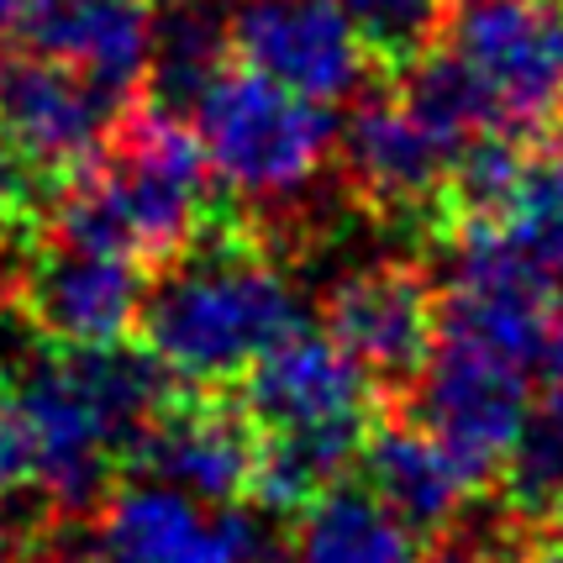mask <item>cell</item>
Returning <instances> with one entry per match:
<instances>
[{"label":"cell","mask_w":563,"mask_h":563,"mask_svg":"<svg viewBox=\"0 0 563 563\" xmlns=\"http://www.w3.org/2000/svg\"><path fill=\"white\" fill-rule=\"evenodd\" d=\"M300 327V295L258 221L200 227L158 264L143 295V347L185 390H227L285 332Z\"/></svg>","instance_id":"obj_1"},{"label":"cell","mask_w":563,"mask_h":563,"mask_svg":"<svg viewBox=\"0 0 563 563\" xmlns=\"http://www.w3.org/2000/svg\"><path fill=\"white\" fill-rule=\"evenodd\" d=\"M5 390L32 448V485H43L48 511H90L179 379L147 347L53 343V353L22 358Z\"/></svg>","instance_id":"obj_2"},{"label":"cell","mask_w":563,"mask_h":563,"mask_svg":"<svg viewBox=\"0 0 563 563\" xmlns=\"http://www.w3.org/2000/svg\"><path fill=\"white\" fill-rule=\"evenodd\" d=\"M206 200L211 169L196 132L169 106L132 100L111 122L96 158L53 190L37 232L58 243L122 253L147 269L174 258L206 227Z\"/></svg>","instance_id":"obj_3"},{"label":"cell","mask_w":563,"mask_h":563,"mask_svg":"<svg viewBox=\"0 0 563 563\" xmlns=\"http://www.w3.org/2000/svg\"><path fill=\"white\" fill-rule=\"evenodd\" d=\"M196 143L227 196L253 211H290L317 190L338 158V122L311 100L258 69H221L196 100Z\"/></svg>","instance_id":"obj_4"},{"label":"cell","mask_w":563,"mask_h":563,"mask_svg":"<svg viewBox=\"0 0 563 563\" xmlns=\"http://www.w3.org/2000/svg\"><path fill=\"white\" fill-rule=\"evenodd\" d=\"M26 563H279V542L243 500L211 506L137 479L90 511H48L26 532Z\"/></svg>","instance_id":"obj_5"},{"label":"cell","mask_w":563,"mask_h":563,"mask_svg":"<svg viewBox=\"0 0 563 563\" xmlns=\"http://www.w3.org/2000/svg\"><path fill=\"white\" fill-rule=\"evenodd\" d=\"M438 43L474 74L495 132L532 143L563 126V0H468Z\"/></svg>","instance_id":"obj_6"},{"label":"cell","mask_w":563,"mask_h":563,"mask_svg":"<svg viewBox=\"0 0 563 563\" xmlns=\"http://www.w3.org/2000/svg\"><path fill=\"white\" fill-rule=\"evenodd\" d=\"M527 385H532L527 368L438 332L421 374L406 385V400H411V421H421L459 459L474 485H485L500 474L521 421L532 411Z\"/></svg>","instance_id":"obj_7"},{"label":"cell","mask_w":563,"mask_h":563,"mask_svg":"<svg viewBox=\"0 0 563 563\" xmlns=\"http://www.w3.org/2000/svg\"><path fill=\"white\" fill-rule=\"evenodd\" d=\"M459 153L464 143L448 137L421 106H411L400 85L364 96L353 106V117L338 126V158H343L347 190L379 221L432 217Z\"/></svg>","instance_id":"obj_8"},{"label":"cell","mask_w":563,"mask_h":563,"mask_svg":"<svg viewBox=\"0 0 563 563\" xmlns=\"http://www.w3.org/2000/svg\"><path fill=\"white\" fill-rule=\"evenodd\" d=\"M143 264L37 232L16 279V317L58 347L126 343L143 317Z\"/></svg>","instance_id":"obj_9"},{"label":"cell","mask_w":563,"mask_h":563,"mask_svg":"<svg viewBox=\"0 0 563 563\" xmlns=\"http://www.w3.org/2000/svg\"><path fill=\"white\" fill-rule=\"evenodd\" d=\"M238 406L258 432L368 438V421L379 411V385L353 353L300 321L238 379Z\"/></svg>","instance_id":"obj_10"},{"label":"cell","mask_w":563,"mask_h":563,"mask_svg":"<svg viewBox=\"0 0 563 563\" xmlns=\"http://www.w3.org/2000/svg\"><path fill=\"white\" fill-rule=\"evenodd\" d=\"M321 332L353 353L379 390H406L438 343V279L395 258L343 269L321 295Z\"/></svg>","instance_id":"obj_11"},{"label":"cell","mask_w":563,"mask_h":563,"mask_svg":"<svg viewBox=\"0 0 563 563\" xmlns=\"http://www.w3.org/2000/svg\"><path fill=\"white\" fill-rule=\"evenodd\" d=\"M232 53L311 100H347L379 69L343 0H232Z\"/></svg>","instance_id":"obj_12"},{"label":"cell","mask_w":563,"mask_h":563,"mask_svg":"<svg viewBox=\"0 0 563 563\" xmlns=\"http://www.w3.org/2000/svg\"><path fill=\"white\" fill-rule=\"evenodd\" d=\"M126 468L211 506H238L253 495L258 427L221 390H174L137 432Z\"/></svg>","instance_id":"obj_13"},{"label":"cell","mask_w":563,"mask_h":563,"mask_svg":"<svg viewBox=\"0 0 563 563\" xmlns=\"http://www.w3.org/2000/svg\"><path fill=\"white\" fill-rule=\"evenodd\" d=\"M122 111L126 106L96 90L85 74L43 53H0V132L53 185H64L74 169L96 158Z\"/></svg>","instance_id":"obj_14"},{"label":"cell","mask_w":563,"mask_h":563,"mask_svg":"<svg viewBox=\"0 0 563 563\" xmlns=\"http://www.w3.org/2000/svg\"><path fill=\"white\" fill-rule=\"evenodd\" d=\"M22 48L85 74L96 90L132 106L147 90L153 64V5L147 0H22Z\"/></svg>","instance_id":"obj_15"},{"label":"cell","mask_w":563,"mask_h":563,"mask_svg":"<svg viewBox=\"0 0 563 563\" xmlns=\"http://www.w3.org/2000/svg\"><path fill=\"white\" fill-rule=\"evenodd\" d=\"M358 464H364V485L379 495L417 538L453 532V527L464 521L474 490H479L464 468H459V459H453L421 421L368 427L364 448H358Z\"/></svg>","instance_id":"obj_16"},{"label":"cell","mask_w":563,"mask_h":563,"mask_svg":"<svg viewBox=\"0 0 563 563\" xmlns=\"http://www.w3.org/2000/svg\"><path fill=\"white\" fill-rule=\"evenodd\" d=\"M295 516L285 563H421L417 532L368 485L338 479Z\"/></svg>","instance_id":"obj_17"},{"label":"cell","mask_w":563,"mask_h":563,"mask_svg":"<svg viewBox=\"0 0 563 563\" xmlns=\"http://www.w3.org/2000/svg\"><path fill=\"white\" fill-rule=\"evenodd\" d=\"M147 5H153L147 90L158 106L179 111L232 58V0H147Z\"/></svg>","instance_id":"obj_18"},{"label":"cell","mask_w":563,"mask_h":563,"mask_svg":"<svg viewBox=\"0 0 563 563\" xmlns=\"http://www.w3.org/2000/svg\"><path fill=\"white\" fill-rule=\"evenodd\" d=\"M490 232H500L542 274L563 279V137H532Z\"/></svg>","instance_id":"obj_19"},{"label":"cell","mask_w":563,"mask_h":563,"mask_svg":"<svg viewBox=\"0 0 563 563\" xmlns=\"http://www.w3.org/2000/svg\"><path fill=\"white\" fill-rule=\"evenodd\" d=\"M495 479L516 521H532V527L563 521V395L542 390V400H532Z\"/></svg>","instance_id":"obj_20"},{"label":"cell","mask_w":563,"mask_h":563,"mask_svg":"<svg viewBox=\"0 0 563 563\" xmlns=\"http://www.w3.org/2000/svg\"><path fill=\"white\" fill-rule=\"evenodd\" d=\"M379 69H406L442 37V0H343Z\"/></svg>","instance_id":"obj_21"},{"label":"cell","mask_w":563,"mask_h":563,"mask_svg":"<svg viewBox=\"0 0 563 563\" xmlns=\"http://www.w3.org/2000/svg\"><path fill=\"white\" fill-rule=\"evenodd\" d=\"M32 485V448H26V432L16 411H11V400L0 406V495L5 490H22Z\"/></svg>","instance_id":"obj_22"},{"label":"cell","mask_w":563,"mask_h":563,"mask_svg":"<svg viewBox=\"0 0 563 563\" xmlns=\"http://www.w3.org/2000/svg\"><path fill=\"white\" fill-rule=\"evenodd\" d=\"M542 379V390H553V395H563V321L548 332V343H542V353H538V368H532Z\"/></svg>","instance_id":"obj_23"},{"label":"cell","mask_w":563,"mask_h":563,"mask_svg":"<svg viewBox=\"0 0 563 563\" xmlns=\"http://www.w3.org/2000/svg\"><path fill=\"white\" fill-rule=\"evenodd\" d=\"M11 317H16V306H5L0 300V390L11 385V374H16V353H11Z\"/></svg>","instance_id":"obj_24"},{"label":"cell","mask_w":563,"mask_h":563,"mask_svg":"<svg viewBox=\"0 0 563 563\" xmlns=\"http://www.w3.org/2000/svg\"><path fill=\"white\" fill-rule=\"evenodd\" d=\"M0 563H26V538L5 511H0Z\"/></svg>","instance_id":"obj_25"},{"label":"cell","mask_w":563,"mask_h":563,"mask_svg":"<svg viewBox=\"0 0 563 563\" xmlns=\"http://www.w3.org/2000/svg\"><path fill=\"white\" fill-rule=\"evenodd\" d=\"M516 563H563V542H548V548H538V553H516Z\"/></svg>","instance_id":"obj_26"},{"label":"cell","mask_w":563,"mask_h":563,"mask_svg":"<svg viewBox=\"0 0 563 563\" xmlns=\"http://www.w3.org/2000/svg\"><path fill=\"white\" fill-rule=\"evenodd\" d=\"M16 16H22V0H0V37L16 32Z\"/></svg>","instance_id":"obj_27"},{"label":"cell","mask_w":563,"mask_h":563,"mask_svg":"<svg viewBox=\"0 0 563 563\" xmlns=\"http://www.w3.org/2000/svg\"><path fill=\"white\" fill-rule=\"evenodd\" d=\"M432 563H468V559H459V553H442V559H432Z\"/></svg>","instance_id":"obj_28"},{"label":"cell","mask_w":563,"mask_h":563,"mask_svg":"<svg viewBox=\"0 0 563 563\" xmlns=\"http://www.w3.org/2000/svg\"><path fill=\"white\" fill-rule=\"evenodd\" d=\"M442 5H468V0H442Z\"/></svg>","instance_id":"obj_29"}]
</instances>
